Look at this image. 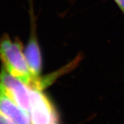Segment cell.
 I'll list each match as a JSON object with an SVG mask.
<instances>
[{"label":"cell","mask_w":124,"mask_h":124,"mask_svg":"<svg viewBox=\"0 0 124 124\" xmlns=\"http://www.w3.org/2000/svg\"><path fill=\"white\" fill-rule=\"evenodd\" d=\"M124 13V0H114Z\"/></svg>","instance_id":"52a82bcc"},{"label":"cell","mask_w":124,"mask_h":124,"mask_svg":"<svg viewBox=\"0 0 124 124\" xmlns=\"http://www.w3.org/2000/svg\"><path fill=\"white\" fill-rule=\"evenodd\" d=\"M24 54L31 75L36 81L37 88L42 90L46 88L44 80L41 77L42 68L41 55L39 47L35 38H31L24 50Z\"/></svg>","instance_id":"5b68a950"},{"label":"cell","mask_w":124,"mask_h":124,"mask_svg":"<svg viewBox=\"0 0 124 124\" xmlns=\"http://www.w3.org/2000/svg\"><path fill=\"white\" fill-rule=\"evenodd\" d=\"M28 113L32 124H53L57 122V111L42 90L31 89Z\"/></svg>","instance_id":"7a4b0ae2"},{"label":"cell","mask_w":124,"mask_h":124,"mask_svg":"<svg viewBox=\"0 0 124 124\" xmlns=\"http://www.w3.org/2000/svg\"><path fill=\"white\" fill-rule=\"evenodd\" d=\"M0 85L14 101L28 112H29L31 89L26 84L2 68L0 72Z\"/></svg>","instance_id":"3957f363"},{"label":"cell","mask_w":124,"mask_h":124,"mask_svg":"<svg viewBox=\"0 0 124 124\" xmlns=\"http://www.w3.org/2000/svg\"><path fill=\"white\" fill-rule=\"evenodd\" d=\"M0 112L13 124H32L28 112L14 101L1 85Z\"/></svg>","instance_id":"277c9868"},{"label":"cell","mask_w":124,"mask_h":124,"mask_svg":"<svg viewBox=\"0 0 124 124\" xmlns=\"http://www.w3.org/2000/svg\"><path fill=\"white\" fill-rule=\"evenodd\" d=\"M57 124V122H55V123H54V124Z\"/></svg>","instance_id":"ba28073f"},{"label":"cell","mask_w":124,"mask_h":124,"mask_svg":"<svg viewBox=\"0 0 124 124\" xmlns=\"http://www.w3.org/2000/svg\"><path fill=\"white\" fill-rule=\"evenodd\" d=\"M0 124H13L1 112H0Z\"/></svg>","instance_id":"8992f818"},{"label":"cell","mask_w":124,"mask_h":124,"mask_svg":"<svg viewBox=\"0 0 124 124\" xmlns=\"http://www.w3.org/2000/svg\"><path fill=\"white\" fill-rule=\"evenodd\" d=\"M0 60L6 70L20 79L30 89L37 88L35 79L27 63L22 43L12 40L8 35L0 40Z\"/></svg>","instance_id":"6da1fadb"}]
</instances>
